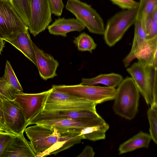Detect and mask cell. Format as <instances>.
<instances>
[{
  "label": "cell",
  "instance_id": "obj_35",
  "mask_svg": "<svg viewBox=\"0 0 157 157\" xmlns=\"http://www.w3.org/2000/svg\"><path fill=\"white\" fill-rule=\"evenodd\" d=\"M5 42L4 40L0 38V53L2 51L3 48L5 47Z\"/></svg>",
  "mask_w": 157,
  "mask_h": 157
},
{
  "label": "cell",
  "instance_id": "obj_9",
  "mask_svg": "<svg viewBox=\"0 0 157 157\" xmlns=\"http://www.w3.org/2000/svg\"><path fill=\"white\" fill-rule=\"evenodd\" d=\"M30 18L28 29L35 36L44 31L52 21L48 0H30Z\"/></svg>",
  "mask_w": 157,
  "mask_h": 157
},
{
  "label": "cell",
  "instance_id": "obj_18",
  "mask_svg": "<svg viewBox=\"0 0 157 157\" xmlns=\"http://www.w3.org/2000/svg\"><path fill=\"white\" fill-rule=\"evenodd\" d=\"M47 28L51 34L66 37L68 33L75 31L80 32L85 27L76 18L63 17L56 19Z\"/></svg>",
  "mask_w": 157,
  "mask_h": 157
},
{
  "label": "cell",
  "instance_id": "obj_12",
  "mask_svg": "<svg viewBox=\"0 0 157 157\" xmlns=\"http://www.w3.org/2000/svg\"><path fill=\"white\" fill-rule=\"evenodd\" d=\"M135 25L134 37L131 51L123 59V63L127 67L131 62L147 46L148 40L146 37L142 22V13L138 8Z\"/></svg>",
  "mask_w": 157,
  "mask_h": 157
},
{
  "label": "cell",
  "instance_id": "obj_37",
  "mask_svg": "<svg viewBox=\"0 0 157 157\" xmlns=\"http://www.w3.org/2000/svg\"></svg>",
  "mask_w": 157,
  "mask_h": 157
},
{
  "label": "cell",
  "instance_id": "obj_26",
  "mask_svg": "<svg viewBox=\"0 0 157 157\" xmlns=\"http://www.w3.org/2000/svg\"><path fill=\"white\" fill-rule=\"evenodd\" d=\"M157 104H152L148 109L147 114L149 124V131L152 140L157 144Z\"/></svg>",
  "mask_w": 157,
  "mask_h": 157
},
{
  "label": "cell",
  "instance_id": "obj_8",
  "mask_svg": "<svg viewBox=\"0 0 157 157\" xmlns=\"http://www.w3.org/2000/svg\"><path fill=\"white\" fill-rule=\"evenodd\" d=\"M66 9L89 31L99 35L104 34L105 28L103 19L91 5L79 0H67Z\"/></svg>",
  "mask_w": 157,
  "mask_h": 157
},
{
  "label": "cell",
  "instance_id": "obj_19",
  "mask_svg": "<svg viewBox=\"0 0 157 157\" xmlns=\"http://www.w3.org/2000/svg\"><path fill=\"white\" fill-rule=\"evenodd\" d=\"M28 30L19 33L14 39L6 41L21 51L36 66L35 53L32 44L33 42Z\"/></svg>",
  "mask_w": 157,
  "mask_h": 157
},
{
  "label": "cell",
  "instance_id": "obj_10",
  "mask_svg": "<svg viewBox=\"0 0 157 157\" xmlns=\"http://www.w3.org/2000/svg\"><path fill=\"white\" fill-rule=\"evenodd\" d=\"M52 90L36 94L19 92L15 94L14 100L18 104L23 112L27 123L41 113L47 98Z\"/></svg>",
  "mask_w": 157,
  "mask_h": 157
},
{
  "label": "cell",
  "instance_id": "obj_34",
  "mask_svg": "<svg viewBox=\"0 0 157 157\" xmlns=\"http://www.w3.org/2000/svg\"><path fill=\"white\" fill-rule=\"evenodd\" d=\"M151 17L154 21L157 22V8L151 13Z\"/></svg>",
  "mask_w": 157,
  "mask_h": 157
},
{
  "label": "cell",
  "instance_id": "obj_32",
  "mask_svg": "<svg viewBox=\"0 0 157 157\" xmlns=\"http://www.w3.org/2000/svg\"><path fill=\"white\" fill-rule=\"evenodd\" d=\"M95 155L92 147L86 146L77 157H94Z\"/></svg>",
  "mask_w": 157,
  "mask_h": 157
},
{
  "label": "cell",
  "instance_id": "obj_14",
  "mask_svg": "<svg viewBox=\"0 0 157 157\" xmlns=\"http://www.w3.org/2000/svg\"><path fill=\"white\" fill-rule=\"evenodd\" d=\"M100 116L97 112L87 110L42 111L29 120L27 127L39 121L61 118H96Z\"/></svg>",
  "mask_w": 157,
  "mask_h": 157
},
{
  "label": "cell",
  "instance_id": "obj_15",
  "mask_svg": "<svg viewBox=\"0 0 157 157\" xmlns=\"http://www.w3.org/2000/svg\"><path fill=\"white\" fill-rule=\"evenodd\" d=\"M23 91L12 66L7 60L4 74L0 78V98L14 100L16 94Z\"/></svg>",
  "mask_w": 157,
  "mask_h": 157
},
{
  "label": "cell",
  "instance_id": "obj_36",
  "mask_svg": "<svg viewBox=\"0 0 157 157\" xmlns=\"http://www.w3.org/2000/svg\"></svg>",
  "mask_w": 157,
  "mask_h": 157
},
{
  "label": "cell",
  "instance_id": "obj_11",
  "mask_svg": "<svg viewBox=\"0 0 157 157\" xmlns=\"http://www.w3.org/2000/svg\"><path fill=\"white\" fill-rule=\"evenodd\" d=\"M2 107L6 131L16 135L24 132L27 122L18 104L14 100L4 99Z\"/></svg>",
  "mask_w": 157,
  "mask_h": 157
},
{
  "label": "cell",
  "instance_id": "obj_20",
  "mask_svg": "<svg viewBox=\"0 0 157 157\" xmlns=\"http://www.w3.org/2000/svg\"><path fill=\"white\" fill-rule=\"evenodd\" d=\"M151 140L149 134L140 131L120 145L118 148L119 154H124L138 148H147Z\"/></svg>",
  "mask_w": 157,
  "mask_h": 157
},
{
  "label": "cell",
  "instance_id": "obj_29",
  "mask_svg": "<svg viewBox=\"0 0 157 157\" xmlns=\"http://www.w3.org/2000/svg\"><path fill=\"white\" fill-rule=\"evenodd\" d=\"M16 134L0 130V157Z\"/></svg>",
  "mask_w": 157,
  "mask_h": 157
},
{
  "label": "cell",
  "instance_id": "obj_23",
  "mask_svg": "<svg viewBox=\"0 0 157 157\" xmlns=\"http://www.w3.org/2000/svg\"><path fill=\"white\" fill-rule=\"evenodd\" d=\"M109 126L106 123L98 125L86 127L82 129L79 134L82 139H87L96 141L105 139V133L109 129Z\"/></svg>",
  "mask_w": 157,
  "mask_h": 157
},
{
  "label": "cell",
  "instance_id": "obj_25",
  "mask_svg": "<svg viewBox=\"0 0 157 157\" xmlns=\"http://www.w3.org/2000/svg\"><path fill=\"white\" fill-rule=\"evenodd\" d=\"M10 1L19 16L28 27L30 18V0H10Z\"/></svg>",
  "mask_w": 157,
  "mask_h": 157
},
{
  "label": "cell",
  "instance_id": "obj_16",
  "mask_svg": "<svg viewBox=\"0 0 157 157\" xmlns=\"http://www.w3.org/2000/svg\"><path fill=\"white\" fill-rule=\"evenodd\" d=\"M37 67L40 76L44 80L53 78L57 75L56 73L59 63L53 57L32 43Z\"/></svg>",
  "mask_w": 157,
  "mask_h": 157
},
{
  "label": "cell",
  "instance_id": "obj_31",
  "mask_svg": "<svg viewBox=\"0 0 157 157\" xmlns=\"http://www.w3.org/2000/svg\"><path fill=\"white\" fill-rule=\"evenodd\" d=\"M52 13L60 16L61 15L64 5L62 0H48Z\"/></svg>",
  "mask_w": 157,
  "mask_h": 157
},
{
  "label": "cell",
  "instance_id": "obj_3",
  "mask_svg": "<svg viewBox=\"0 0 157 157\" xmlns=\"http://www.w3.org/2000/svg\"><path fill=\"white\" fill-rule=\"evenodd\" d=\"M146 104L157 103V67L143 65L138 62L127 68Z\"/></svg>",
  "mask_w": 157,
  "mask_h": 157
},
{
  "label": "cell",
  "instance_id": "obj_6",
  "mask_svg": "<svg viewBox=\"0 0 157 157\" xmlns=\"http://www.w3.org/2000/svg\"><path fill=\"white\" fill-rule=\"evenodd\" d=\"M29 29L10 0H0V38L14 39L20 33Z\"/></svg>",
  "mask_w": 157,
  "mask_h": 157
},
{
  "label": "cell",
  "instance_id": "obj_30",
  "mask_svg": "<svg viewBox=\"0 0 157 157\" xmlns=\"http://www.w3.org/2000/svg\"><path fill=\"white\" fill-rule=\"evenodd\" d=\"M113 3L120 8L126 10L138 8L139 2L134 0H110Z\"/></svg>",
  "mask_w": 157,
  "mask_h": 157
},
{
  "label": "cell",
  "instance_id": "obj_13",
  "mask_svg": "<svg viewBox=\"0 0 157 157\" xmlns=\"http://www.w3.org/2000/svg\"><path fill=\"white\" fill-rule=\"evenodd\" d=\"M106 123L101 116L96 118H61L39 121L40 124L50 125L69 131H80L84 128L101 124Z\"/></svg>",
  "mask_w": 157,
  "mask_h": 157
},
{
  "label": "cell",
  "instance_id": "obj_5",
  "mask_svg": "<svg viewBox=\"0 0 157 157\" xmlns=\"http://www.w3.org/2000/svg\"><path fill=\"white\" fill-rule=\"evenodd\" d=\"M52 88L42 111L87 110L97 112L96 105L94 102Z\"/></svg>",
  "mask_w": 157,
  "mask_h": 157
},
{
  "label": "cell",
  "instance_id": "obj_22",
  "mask_svg": "<svg viewBox=\"0 0 157 157\" xmlns=\"http://www.w3.org/2000/svg\"><path fill=\"white\" fill-rule=\"evenodd\" d=\"M148 40L147 46L136 58L143 65L157 67V36Z\"/></svg>",
  "mask_w": 157,
  "mask_h": 157
},
{
  "label": "cell",
  "instance_id": "obj_28",
  "mask_svg": "<svg viewBox=\"0 0 157 157\" xmlns=\"http://www.w3.org/2000/svg\"><path fill=\"white\" fill-rule=\"evenodd\" d=\"M142 22L147 40L157 36V22L151 17L142 19Z\"/></svg>",
  "mask_w": 157,
  "mask_h": 157
},
{
  "label": "cell",
  "instance_id": "obj_17",
  "mask_svg": "<svg viewBox=\"0 0 157 157\" xmlns=\"http://www.w3.org/2000/svg\"><path fill=\"white\" fill-rule=\"evenodd\" d=\"M23 133L13 137L1 157H36L29 142L25 137Z\"/></svg>",
  "mask_w": 157,
  "mask_h": 157
},
{
  "label": "cell",
  "instance_id": "obj_27",
  "mask_svg": "<svg viewBox=\"0 0 157 157\" xmlns=\"http://www.w3.org/2000/svg\"><path fill=\"white\" fill-rule=\"evenodd\" d=\"M139 8L142 13V19L149 17L157 8V0H140Z\"/></svg>",
  "mask_w": 157,
  "mask_h": 157
},
{
  "label": "cell",
  "instance_id": "obj_2",
  "mask_svg": "<svg viewBox=\"0 0 157 157\" xmlns=\"http://www.w3.org/2000/svg\"><path fill=\"white\" fill-rule=\"evenodd\" d=\"M140 92L132 77H126L116 89L113 109L117 115L128 120L138 111Z\"/></svg>",
  "mask_w": 157,
  "mask_h": 157
},
{
  "label": "cell",
  "instance_id": "obj_21",
  "mask_svg": "<svg viewBox=\"0 0 157 157\" xmlns=\"http://www.w3.org/2000/svg\"><path fill=\"white\" fill-rule=\"evenodd\" d=\"M123 80V78L121 75L111 73L101 74L90 78H83L80 84L88 85L101 84L109 87L115 88L118 86Z\"/></svg>",
  "mask_w": 157,
  "mask_h": 157
},
{
  "label": "cell",
  "instance_id": "obj_7",
  "mask_svg": "<svg viewBox=\"0 0 157 157\" xmlns=\"http://www.w3.org/2000/svg\"><path fill=\"white\" fill-rule=\"evenodd\" d=\"M138 8L119 12L108 20L103 34L107 45L110 47L114 45L134 24Z\"/></svg>",
  "mask_w": 157,
  "mask_h": 157
},
{
  "label": "cell",
  "instance_id": "obj_33",
  "mask_svg": "<svg viewBox=\"0 0 157 157\" xmlns=\"http://www.w3.org/2000/svg\"><path fill=\"white\" fill-rule=\"evenodd\" d=\"M0 130L8 132L5 125L2 107V100L0 98Z\"/></svg>",
  "mask_w": 157,
  "mask_h": 157
},
{
  "label": "cell",
  "instance_id": "obj_4",
  "mask_svg": "<svg viewBox=\"0 0 157 157\" xmlns=\"http://www.w3.org/2000/svg\"><path fill=\"white\" fill-rule=\"evenodd\" d=\"M56 90L78 98L87 100L96 105L114 99L116 89L108 86L78 85H53Z\"/></svg>",
  "mask_w": 157,
  "mask_h": 157
},
{
  "label": "cell",
  "instance_id": "obj_1",
  "mask_svg": "<svg viewBox=\"0 0 157 157\" xmlns=\"http://www.w3.org/2000/svg\"><path fill=\"white\" fill-rule=\"evenodd\" d=\"M24 130L36 157L59 153L81 143L80 131H69L49 125L38 124Z\"/></svg>",
  "mask_w": 157,
  "mask_h": 157
},
{
  "label": "cell",
  "instance_id": "obj_24",
  "mask_svg": "<svg viewBox=\"0 0 157 157\" xmlns=\"http://www.w3.org/2000/svg\"><path fill=\"white\" fill-rule=\"evenodd\" d=\"M73 43L81 51H88L92 53L96 48L97 44L93 38L87 33L83 32L75 38Z\"/></svg>",
  "mask_w": 157,
  "mask_h": 157
}]
</instances>
